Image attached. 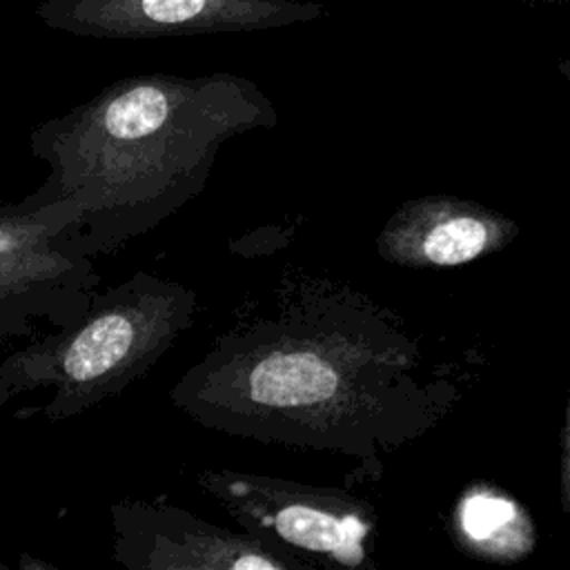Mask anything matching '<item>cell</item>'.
<instances>
[{
  "label": "cell",
  "instance_id": "6da1fadb",
  "mask_svg": "<svg viewBox=\"0 0 570 570\" xmlns=\"http://www.w3.org/2000/svg\"><path fill=\"white\" fill-rule=\"evenodd\" d=\"M276 125L274 102L238 73L127 76L31 129L49 171L27 198L62 203L89 256L116 254L200 196L225 142Z\"/></svg>",
  "mask_w": 570,
  "mask_h": 570
},
{
  "label": "cell",
  "instance_id": "7a4b0ae2",
  "mask_svg": "<svg viewBox=\"0 0 570 570\" xmlns=\"http://www.w3.org/2000/svg\"><path fill=\"white\" fill-rule=\"evenodd\" d=\"M381 350L356 301L283 269L247 296L169 390L205 430L294 450H356L379 407Z\"/></svg>",
  "mask_w": 570,
  "mask_h": 570
},
{
  "label": "cell",
  "instance_id": "3957f363",
  "mask_svg": "<svg viewBox=\"0 0 570 570\" xmlns=\"http://www.w3.org/2000/svg\"><path fill=\"white\" fill-rule=\"evenodd\" d=\"M196 292L174 278L134 272L100 287L71 325L9 350L0 358V412L18 421H65L122 396L194 325Z\"/></svg>",
  "mask_w": 570,
  "mask_h": 570
},
{
  "label": "cell",
  "instance_id": "277c9868",
  "mask_svg": "<svg viewBox=\"0 0 570 570\" xmlns=\"http://www.w3.org/2000/svg\"><path fill=\"white\" fill-rule=\"evenodd\" d=\"M62 203H0V352L76 323L100 274Z\"/></svg>",
  "mask_w": 570,
  "mask_h": 570
},
{
  "label": "cell",
  "instance_id": "5b68a950",
  "mask_svg": "<svg viewBox=\"0 0 570 570\" xmlns=\"http://www.w3.org/2000/svg\"><path fill=\"white\" fill-rule=\"evenodd\" d=\"M196 485L238 528L307 566L367 561L372 521L361 503L332 488L232 468L198 470Z\"/></svg>",
  "mask_w": 570,
  "mask_h": 570
},
{
  "label": "cell",
  "instance_id": "8992f818",
  "mask_svg": "<svg viewBox=\"0 0 570 570\" xmlns=\"http://www.w3.org/2000/svg\"><path fill=\"white\" fill-rule=\"evenodd\" d=\"M49 29L100 40L267 31L312 22L325 7L303 0H42Z\"/></svg>",
  "mask_w": 570,
  "mask_h": 570
},
{
  "label": "cell",
  "instance_id": "52a82bcc",
  "mask_svg": "<svg viewBox=\"0 0 570 570\" xmlns=\"http://www.w3.org/2000/svg\"><path fill=\"white\" fill-rule=\"evenodd\" d=\"M111 559L129 570H305V561L238 528H223L158 499L109 508Z\"/></svg>",
  "mask_w": 570,
  "mask_h": 570
},
{
  "label": "cell",
  "instance_id": "ba28073f",
  "mask_svg": "<svg viewBox=\"0 0 570 570\" xmlns=\"http://www.w3.org/2000/svg\"><path fill=\"white\" fill-rule=\"evenodd\" d=\"M510 234L501 218L465 205L416 203L385 225L379 249L399 263L456 267L499 247Z\"/></svg>",
  "mask_w": 570,
  "mask_h": 570
},
{
  "label": "cell",
  "instance_id": "9c48e42d",
  "mask_svg": "<svg viewBox=\"0 0 570 570\" xmlns=\"http://www.w3.org/2000/svg\"><path fill=\"white\" fill-rule=\"evenodd\" d=\"M456 528L470 548L490 557H517L532 548V528L521 508L488 488L461 497Z\"/></svg>",
  "mask_w": 570,
  "mask_h": 570
},
{
  "label": "cell",
  "instance_id": "30bf717a",
  "mask_svg": "<svg viewBox=\"0 0 570 570\" xmlns=\"http://www.w3.org/2000/svg\"><path fill=\"white\" fill-rule=\"evenodd\" d=\"M563 492L570 514V405H568V428H566V459H563Z\"/></svg>",
  "mask_w": 570,
  "mask_h": 570
},
{
  "label": "cell",
  "instance_id": "8fae6325",
  "mask_svg": "<svg viewBox=\"0 0 570 570\" xmlns=\"http://www.w3.org/2000/svg\"><path fill=\"white\" fill-rule=\"evenodd\" d=\"M557 67H559V73L570 82V60H561Z\"/></svg>",
  "mask_w": 570,
  "mask_h": 570
},
{
  "label": "cell",
  "instance_id": "7c38bea8",
  "mask_svg": "<svg viewBox=\"0 0 570 570\" xmlns=\"http://www.w3.org/2000/svg\"><path fill=\"white\" fill-rule=\"evenodd\" d=\"M537 2H568V0H537Z\"/></svg>",
  "mask_w": 570,
  "mask_h": 570
}]
</instances>
